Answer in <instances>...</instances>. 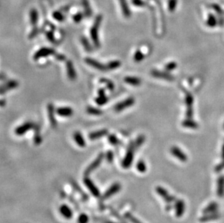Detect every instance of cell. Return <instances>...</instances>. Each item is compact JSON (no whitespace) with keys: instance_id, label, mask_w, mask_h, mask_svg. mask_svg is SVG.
Here are the masks:
<instances>
[{"instance_id":"obj_1","label":"cell","mask_w":224,"mask_h":223,"mask_svg":"<svg viewBox=\"0 0 224 223\" xmlns=\"http://www.w3.org/2000/svg\"><path fill=\"white\" fill-rule=\"evenodd\" d=\"M102 21V15H98L96 17L93 25H92L90 30L91 38H92L94 46L97 49L100 47V42H99V29L101 25Z\"/></svg>"},{"instance_id":"obj_2","label":"cell","mask_w":224,"mask_h":223,"mask_svg":"<svg viewBox=\"0 0 224 223\" xmlns=\"http://www.w3.org/2000/svg\"><path fill=\"white\" fill-rule=\"evenodd\" d=\"M135 150H136V148H134L132 143H131V144L129 145L126 154H125V157H124L123 161H122V166H123L124 168L127 169L131 166V165H132L134 159Z\"/></svg>"},{"instance_id":"obj_3","label":"cell","mask_w":224,"mask_h":223,"mask_svg":"<svg viewBox=\"0 0 224 223\" xmlns=\"http://www.w3.org/2000/svg\"><path fill=\"white\" fill-rule=\"evenodd\" d=\"M155 191L165 201L166 204H172L176 200V197L170 194L165 188L160 185L155 188Z\"/></svg>"},{"instance_id":"obj_4","label":"cell","mask_w":224,"mask_h":223,"mask_svg":"<svg viewBox=\"0 0 224 223\" xmlns=\"http://www.w3.org/2000/svg\"><path fill=\"white\" fill-rule=\"evenodd\" d=\"M55 49L52 48H49V47H42L41 48L34 54V60L38 61V59L41 58H43V57H47L48 56L50 55H55Z\"/></svg>"},{"instance_id":"obj_5","label":"cell","mask_w":224,"mask_h":223,"mask_svg":"<svg viewBox=\"0 0 224 223\" xmlns=\"http://www.w3.org/2000/svg\"><path fill=\"white\" fill-rule=\"evenodd\" d=\"M135 103V99L134 97H129L124 101H122L114 107V110L116 112H121L124 109L129 108V107H132Z\"/></svg>"},{"instance_id":"obj_6","label":"cell","mask_w":224,"mask_h":223,"mask_svg":"<svg viewBox=\"0 0 224 223\" xmlns=\"http://www.w3.org/2000/svg\"><path fill=\"white\" fill-rule=\"evenodd\" d=\"M103 159H104V154L100 153L99 155L97 156V158H96V159H94V160L92 161L89 165V167H87L86 170H85L84 174L86 175H88L92 173V172H94V171L99 166V165H100L101 162L103 160Z\"/></svg>"},{"instance_id":"obj_7","label":"cell","mask_w":224,"mask_h":223,"mask_svg":"<svg viewBox=\"0 0 224 223\" xmlns=\"http://www.w3.org/2000/svg\"><path fill=\"white\" fill-rule=\"evenodd\" d=\"M170 151L173 157H175L177 159L182 161V162H185L188 160V157L186 154L184 153L180 148L177 147V146H172L170 149Z\"/></svg>"},{"instance_id":"obj_8","label":"cell","mask_w":224,"mask_h":223,"mask_svg":"<svg viewBox=\"0 0 224 223\" xmlns=\"http://www.w3.org/2000/svg\"><path fill=\"white\" fill-rule=\"evenodd\" d=\"M35 125L34 122H26L23 125L18 126V128H15V133L17 135H23L25 134L26 132L30 131L31 129H34L35 127Z\"/></svg>"},{"instance_id":"obj_9","label":"cell","mask_w":224,"mask_h":223,"mask_svg":"<svg viewBox=\"0 0 224 223\" xmlns=\"http://www.w3.org/2000/svg\"><path fill=\"white\" fill-rule=\"evenodd\" d=\"M85 62H86L88 65L94 68V69H97L102 72L107 71V70L106 65H104L102 63L98 62L96 59L90 58V57H86V58H85Z\"/></svg>"},{"instance_id":"obj_10","label":"cell","mask_w":224,"mask_h":223,"mask_svg":"<svg viewBox=\"0 0 224 223\" xmlns=\"http://www.w3.org/2000/svg\"><path fill=\"white\" fill-rule=\"evenodd\" d=\"M186 209V204L183 199H178L175 201V214L178 218L184 215Z\"/></svg>"},{"instance_id":"obj_11","label":"cell","mask_w":224,"mask_h":223,"mask_svg":"<svg viewBox=\"0 0 224 223\" xmlns=\"http://www.w3.org/2000/svg\"><path fill=\"white\" fill-rule=\"evenodd\" d=\"M19 85V83L17 81L15 80H11L7 82L5 84L0 85V94H4L9 91L13 90L15 88H17Z\"/></svg>"},{"instance_id":"obj_12","label":"cell","mask_w":224,"mask_h":223,"mask_svg":"<svg viewBox=\"0 0 224 223\" xmlns=\"http://www.w3.org/2000/svg\"><path fill=\"white\" fill-rule=\"evenodd\" d=\"M121 188V184L118 183H113L106 191H105V193L103 195L102 198L103 199H107V198H109L110 197L112 196L113 195L117 194L118 192H119Z\"/></svg>"},{"instance_id":"obj_13","label":"cell","mask_w":224,"mask_h":223,"mask_svg":"<svg viewBox=\"0 0 224 223\" xmlns=\"http://www.w3.org/2000/svg\"><path fill=\"white\" fill-rule=\"evenodd\" d=\"M219 218H221V214L218 211H215L212 213H209V214H205L203 215L200 218H199V222L205 223V222H211V221L217 220Z\"/></svg>"},{"instance_id":"obj_14","label":"cell","mask_w":224,"mask_h":223,"mask_svg":"<svg viewBox=\"0 0 224 223\" xmlns=\"http://www.w3.org/2000/svg\"><path fill=\"white\" fill-rule=\"evenodd\" d=\"M47 112H48V117H49L50 125L53 128H56L57 126V122L56 118L55 117V109L52 104H49L47 105Z\"/></svg>"},{"instance_id":"obj_15","label":"cell","mask_w":224,"mask_h":223,"mask_svg":"<svg viewBox=\"0 0 224 223\" xmlns=\"http://www.w3.org/2000/svg\"><path fill=\"white\" fill-rule=\"evenodd\" d=\"M84 182L85 185H86V186L88 188V189L89 190L91 194H92L94 196H95V197H99V194H100V193H99V189L97 188V186L94 185V183L92 181H91L89 178H84Z\"/></svg>"},{"instance_id":"obj_16","label":"cell","mask_w":224,"mask_h":223,"mask_svg":"<svg viewBox=\"0 0 224 223\" xmlns=\"http://www.w3.org/2000/svg\"><path fill=\"white\" fill-rule=\"evenodd\" d=\"M66 71H67V75L68 78L70 81H74V80L76 79L77 78V74L75 72V68H74L73 63L72 61L68 60L66 62Z\"/></svg>"},{"instance_id":"obj_17","label":"cell","mask_w":224,"mask_h":223,"mask_svg":"<svg viewBox=\"0 0 224 223\" xmlns=\"http://www.w3.org/2000/svg\"><path fill=\"white\" fill-rule=\"evenodd\" d=\"M151 74L152 75L153 77L157 78L163 79V80H166V81H172L174 80L173 76L166 72H161V71H159V70H154L152 71Z\"/></svg>"},{"instance_id":"obj_18","label":"cell","mask_w":224,"mask_h":223,"mask_svg":"<svg viewBox=\"0 0 224 223\" xmlns=\"http://www.w3.org/2000/svg\"><path fill=\"white\" fill-rule=\"evenodd\" d=\"M194 98L193 96L191 95L190 94H187L186 96V99L185 102L187 106V109H186V117L189 118H192L193 116V109H192V105H193Z\"/></svg>"},{"instance_id":"obj_19","label":"cell","mask_w":224,"mask_h":223,"mask_svg":"<svg viewBox=\"0 0 224 223\" xmlns=\"http://www.w3.org/2000/svg\"><path fill=\"white\" fill-rule=\"evenodd\" d=\"M57 114L59 116L62 117V118H68V117L72 116L73 114V109L70 108V107H59L56 109Z\"/></svg>"},{"instance_id":"obj_20","label":"cell","mask_w":224,"mask_h":223,"mask_svg":"<svg viewBox=\"0 0 224 223\" xmlns=\"http://www.w3.org/2000/svg\"><path fill=\"white\" fill-rule=\"evenodd\" d=\"M107 134H108V131L107 129H102L90 133L89 135V138L90 140L94 141L98 138H100L102 137L105 136Z\"/></svg>"},{"instance_id":"obj_21","label":"cell","mask_w":224,"mask_h":223,"mask_svg":"<svg viewBox=\"0 0 224 223\" xmlns=\"http://www.w3.org/2000/svg\"><path fill=\"white\" fill-rule=\"evenodd\" d=\"M217 195L222 198L224 196V175H220L217 181Z\"/></svg>"},{"instance_id":"obj_22","label":"cell","mask_w":224,"mask_h":223,"mask_svg":"<svg viewBox=\"0 0 224 223\" xmlns=\"http://www.w3.org/2000/svg\"><path fill=\"white\" fill-rule=\"evenodd\" d=\"M218 208H219V205H218V202L212 201L209 204H207V207L203 209L202 214L203 215H205V214L212 213L215 212V211H218Z\"/></svg>"},{"instance_id":"obj_23","label":"cell","mask_w":224,"mask_h":223,"mask_svg":"<svg viewBox=\"0 0 224 223\" xmlns=\"http://www.w3.org/2000/svg\"><path fill=\"white\" fill-rule=\"evenodd\" d=\"M73 139L79 147H85V146H86V141H85L84 136H83L80 132L77 131L73 133Z\"/></svg>"},{"instance_id":"obj_24","label":"cell","mask_w":224,"mask_h":223,"mask_svg":"<svg viewBox=\"0 0 224 223\" xmlns=\"http://www.w3.org/2000/svg\"><path fill=\"white\" fill-rule=\"evenodd\" d=\"M61 215L66 219H71L73 217V211L67 205H62L60 208Z\"/></svg>"},{"instance_id":"obj_25","label":"cell","mask_w":224,"mask_h":223,"mask_svg":"<svg viewBox=\"0 0 224 223\" xmlns=\"http://www.w3.org/2000/svg\"><path fill=\"white\" fill-rule=\"evenodd\" d=\"M124 81L127 84L134 85V86H138V85H140L141 83H142V80L139 78L131 77V76H127V77H125L124 78Z\"/></svg>"},{"instance_id":"obj_26","label":"cell","mask_w":224,"mask_h":223,"mask_svg":"<svg viewBox=\"0 0 224 223\" xmlns=\"http://www.w3.org/2000/svg\"><path fill=\"white\" fill-rule=\"evenodd\" d=\"M119 2H120V5H121V10H122V12H123V15L125 16V18H129V17H130L131 11L129 7V5H128L126 0H119Z\"/></svg>"},{"instance_id":"obj_27","label":"cell","mask_w":224,"mask_h":223,"mask_svg":"<svg viewBox=\"0 0 224 223\" xmlns=\"http://www.w3.org/2000/svg\"><path fill=\"white\" fill-rule=\"evenodd\" d=\"M30 20L31 25L34 27H36L38 20V11H37L36 9H32V10L30 11Z\"/></svg>"},{"instance_id":"obj_28","label":"cell","mask_w":224,"mask_h":223,"mask_svg":"<svg viewBox=\"0 0 224 223\" xmlns=\"http://www.w3.org/2000/svg\"><path fill=\"white\" fill-rule=\"evenodd\" d=\"M82 5L84 10V15L87 18H90L92 15V10L88 0H82Z\"/></svg>"},{"instance_id":"obj_29","label":"cell","mask_w":224,"mask_h":223,"mask_svg":"<svg viewBox=\"0 0 224 223\" xmlns=\"http://www.w3.org/2000/svg\"><path fill=\"white\" fill-rule=\"evenodd\" d=\"M34 131H35V135H34V143L35 144L38 145L42 143V135L40 133V128L38 125H35L34 127Z\"/></svg>"},{"instance_id":"obj_30","label":"cell","mask_w":224,"mask_h":223,"mask_svg":"<svg viewBox=\"0 0 224 223\" xmlns=\"http://www.w3.org/2000/svg\"><path fill=\"white\" fill-rule=\"evenodd\" d=\"M182 125L185 128H192V129H196V128L198 127V124L197 122L194 121V120H192L191 118L183 121Z\"/></svg>"},{"instance_id":"obj_31","label":"cell","mask_w":224,"mask_h":223,"mask_svg":"<svg viewBox=\"0 0 224 223\" xmlns=\"http://www.w3.org/2000/svg\"><path fill=\"white\" fill-rule=\"evenodd\" d=\"M121 65V62L119 60H112L110 61V62H108L106 65L107 70H115L117 68H120Z\"/></svg>"},{"instance_id":"obj_32","label":"cell","mask_w":224,"mask_h":223,"mask_svg":"<svg viewBox=\"0 0 224 223\" xmlns=\"http://www.w3.org/2000/svg\"><path fill=\"white\" fill-rule=\"evenodd\" d=\"M136 168L137 171L141 172V173H144V172H147V165H146L145 161L143 160H139L136 165Z\"/></svg>"},{"instance_id":"obj_33","label":"cell","mask_w":224,"mask_h":223,"mask_svg":"<svg viewBox=\"0 0 224 223\" xmlns=\"http://www.w3.org/2000/svg\"><path fill=\"white\" fill-rule=\"evenodd\" d=\"M217 23H218V21H217V19L216 18V17H215L212 14L209 15L208 18H207V22H206L207 26H209L210 28H213L215 26H216Z\"/></svg>"},{"instance_id":"obj_34","label":"cell","mask_w":224,"mask_h":223,"mask_svg":"<svg viewBox=\"0 0 224 223\" xmlns=\"http://www.w3.org/2000/svg\"><path fill=\"white\" fill-rule=\"evenodd\" d=\"M81 44H82L83 46H84L85 50H86V52H90L92 51V45H91L90 42H89L88 38L84 36H82L81 38Z\"/></svg>"},{"instance_id":"obj_35","label":"cell","mask_w":224,"mask_h":223,"mask_svg":"<svg viewBox=\"0 0 224 223\" xmlns=\"http://www.w3.org/2000/svg\"><path fill=\"white\" fill-rule=\"evenodd\" d=\"M86 112L88 114L92 115H101L103 113L100 109H98L94 107H91V106H89L87 107Z\"/></svg>"},{"instance_id":"obj_36","label":"cell","mask_w":224,"mask_h":223,"mask_svg":"<svg viewBox=\"0 0 224 223\" xmlns=\"http://www.w3.org/2000/svg\"><path fill=\"white\" fill-rule=\"evenodd\" d=\"M52 17L54 19L59 22L64 21L65 19V16L64 15V14L61 11H55L52 13Z\"/></svg>"},{"instance_id":"obj_37","label":"cell","mask_w":224,"mask_h":223,"mask_svg":"<svg viewBox=\"0 0 224 223\" xmlns=\"http://www.w3.org/2000/svg\"><path fill=\"white\" fill-rule=\"evenodd\" d=\"M108 102V98L107 97L106 95H102V96H99L95 98V102L97 105L99 106H102L107 103Z\"/></svg>"},{"instance_id":"obj_38","label":"cell","mask_w":224,"mask_h":223,"mask_svg":"<svg viewBox=\"0 0 224 223\" xmlns=\"http://www.w3.org/2000/svg\"><path fill=\"white\" fill-rule=\"evenodd\" d=\"M99 82L101 83H103V84L106 85V88L107 89H109L110 91H113L114 88H115V85L113 84V83L112 81H110L109 79L107 78H101L99 80Z\"/></svg>"},{"instance_id":"obj_39","label":"cell","mask_w":224,"mask_h":223,"mask_svg":"<svg viewBox=\"0 0 224 223\" xmlns=\"http://www.w3.org/2000/svg\"><path fill=\"white\" fill-rule=\"evenodd\" d=\"M144 141H145V137L142 135H139V136L136 139V141L132 143V144H133V146H134V148L136 149V148H139L140 146L144 144Z\"/></svg>"},{"instance_id":"obj_40","label":"cell","mask_w":224,"mask_h":223,"mask_svg":"<svg viewBox=\"0 0 224 223\" xmlns=\"http://www.w3.org/2000/svg\"><path fill=\"white\" fill-rule=\"evenodd\" d=\"M221 157H222V161L221 163H219L217 166L215 168L216 172H220L224 169V144L222 147V153H221Z\"/></svg>"},{"instance_id":"obj_41","label":"cell","mask_w":224,"mask_h":223,"mask_svg":"<svg viewBox=\"0 0 224 223\" xmlns=\"http://www.w3.org/2000/svg\"><path fill=\"white\" fill-rule=\"evenodd\" d=\"M145 56L140 50H136L134 55V59L136 62H140L144 59Z\"/></svg>"},{"instance_id":"obj_42","label":"cell","mask_w":224,"mask_h":223,"mask_svg":"<svg viewBox=\"0 0 224 223\" xmlns=\"http://www.w3.org/2000/svg\"><path fill=\"white\" fill-rule=\"evenodd\" d=\"M178 0H168V9L169 12H174L176 8Z\"/></svg>"},{"instance_id":"obj_43","label":"cell","mask_w":224,"mask_h":223,"mask_svg":"<svg viewBox=\"0 0 224 223\" xmlns=\"http://www.w3.org/2000/svg\"><path fill=\"white\" fill-rule=\"evenodd\" d=\"M108 141L110 144L114 145V146H117V145L120 144L119 139L117 138L116 135H115L113 134H110L108 135Z\"/></svg>"},{"instance_id":"obj_44","label":"cell","mask_w":224,"mask_h":223,"mask_svg":"<svg viewBox=\"0 0 224 223\" xmlns=\"http://www.w3.org/2000/svg\"><path fill=\"white\" fill-rule=\"evenodd\" d=\"M124 216H125V217L128 220H129L131 222H132V223H142L139 220H138L136 217H135L134 215H132L131 213H129V212L125 213V215H124Z\"/></svg>"},{"instance_id":"obj_45","label":"cell","mask_w":224,"mask_h":223,"mask_svg":"<svg viewBox=\"0 0 224 223\" xmlns=\"http://www.w3.org/2000/svg\"><path fill=\"white\" fill-rule=\"evenodd\" d=\"M84 17V14H83L82 12H79L78 13L75 14L73 16V21L75 22V23H80L81 20H83Z\"/></svg>"},{"instance_id":"obj_46","label":"cell","mask_w":224,"mask_h":223,"mask_svg":"<svg viewBox=\"0 0 224 223\" xmlns=\"http://www.w3.org/2000/svg\"><path fill=\"white\" fill-rule=\"evenodd\" d=\"M177 68V63L175 62H171L168 63L165 66V70L167 71H172V70H175Z\"/></svg>"},{"instance_id":"obj_47","label":"cell","mask_w":224,"mask_h":223,"mask_svg":"<svg viewBox=\"0 0 224 223\" xmlns=\"http://www.w3.org/2000/svg\"><path fill=\"white\" fill-rule=\"evenodd\" d=\"M89 222V217L86 214H81L78 218V223H88Z\"/></svg>"},{"instance_id":"obj_48","label":"cell","mask_w":224,"mask_h":223,"mask_svg":"<svg viewBox=\"0 0 224 223\" xmlns=\"http://www.w3.org/2000/svg\"><path fill=\"white\" fill-rule=\"evenodd\" d=\"M46 36H47V39L49 41V42L52 44H55L56 43V39H55V37L54 36V33L52 31H47L46 32Z\"/></svg>"},{"instance_id":"obj_49","label":"cell","mask_w":224,"mask_h":223,"mask_svg":"<svg viewBox=\"0 0 224 223\" xmlns=\"http://www.w3.org/2000/svg\"><path fill=\"white\" fill-rule=\"evenodd\" d=\"M131 2H132V4L134 6L138 7H143L144 6H146V5H147V3L144 1H143V0H132Z\"/></svg>"},{"instance_id":"obj_50","label":"cell","mask_w":224,"mask_h":223,"mask_svg":"<svg viewBox=\"0 0 224 223\" xmlns=\"http://www.w3.org/2000/svg\"><path fill=\"white\" fill-rule=\"evenodd\" d=\"M106 159H107V161H108V162H110V163L112 162V161H113V159H114L113 152H112V151H110H110H107V154H106Z\"/></svg>"},{"instance_id":"obj_51","label":"cell","mask_w":224,"mask_h":223,"mask_svg":"<svg viewBox=\"0 0 224 223\" xmlns=\"http://www.w3.org/2000/svg\"><path fill=\"white\" fill-rule=\"evenodd\" d=\"M38 29L36 27H35L34 29L32 30V31L30 33V34H29V38L30 39H32V38H34L35 37H36L37 35H38Z\"/></svg>"},{"instance_id":"obj_52","label":"cell","mask_w":224,"mask_h":223,"mask_svg":"<svg viewBox=\"0 0 224 223\" xmlns=\"http://www.w3.org/2000/svg\"><path fill=\"white\" fill-rule=\"evenodd\" d=\"M55 58H56L57 60L58 61H65V60L66 57L65 56L63 55H61V54H55Z\"/></svg>"},{"instance_id":"obj_53","label":"cell","mask_w":224,"mask_h":223,"mask_svg":"<svg viewBox=\"0 0 224 223\" xmlns=\"http://www.w3.org/2000/svg\"><path fill=\"white\" fill-rule=\"evenodd\" d=\"M212 8L216 11V12L218 14H222L223 11H222L221 8L217 5H212Z\"/></svg>"},{"instance_id":"obj_54","label":"cell","mask_w":224,"mask_h":223,"mask_svg":"<svg viewBox=\"0 0 224 223\" xmlns=\"http://www.w3.org/2000/svg\"><path fill=\"white\" fill-rule=\"evenodd\" d=\"M98 95L99 96H102L105 95V90L104 88H100L98 90Z\"/></svg>"},{"instance_id":"obj_55","label":"cell","mask_w":224,"mask_h":223,"mask_svg":"<svg viewBox=\"0 0 224 223\" xmlns=\"http://www.w3.org/2000/svg\"><path fill=\"white\" fill-rule=\"evenodd\" d=\"M6 105V101L4 99H0V107H5Z\"/></svg>"},{"instance_id":"obj_56","label":"cell","mask_w":224,"mask_h":223,"mask_svg":"<svg viewBox=\"0 0 224 223\" xmlns=\"http://www.w3.org/2000/svg\"><path fill=\"white\" fill-rule=\"evenodd\" d=\"M171 204H167V206H166V207H165L166 211H170V210H171L172 207L171 206Z\"/></svg>"},{"instance_id":"obj_57","label":"cell","mask_w":224,"mask_h":223,"mask_svg":"<svg viewBox=\"0 0 224 223\" xmlns=\"http://www.w3.org/2000/svg\"><path fill=\"white\" fill-rule=\"evenodd\" d=\"M105 223H117V222H110V221H108V222H106Z\"/></svg>"},{"instance_id":"obj_58","label":"cell","mask_w":224,"mask_h":223,"mask_svg":"<svg viewBox=\"0 0 224 223\" xmlns=\"http://www.w3.org/2000/svg\"><path fill=\"white\" fill-rule=\"evenodd\" d=\"M223 128H224V124H223Z\"/></svg>"}]
</instances>
